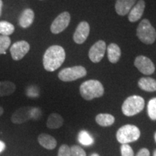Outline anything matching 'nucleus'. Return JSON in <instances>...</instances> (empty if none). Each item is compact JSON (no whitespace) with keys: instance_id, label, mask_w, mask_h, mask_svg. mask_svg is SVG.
<instances>
[{"instance_id":"nucleus-21","label":"nucleus","mask_w":156,"mask_h":156,"mask_svg":"<svg viewBox=\"0 0 156 156\" xmlns=\"http://www.w3.org/2000/svg\"><path fill=\"white\" fill-rule=\"evenodd\" d=\"M95 122L101 126H110L115 122L114 116L109 114H99L95 116Z\"/></svg>"},{"instance_id":"nucleus-30","label":"nucleus","mask_w":156,"mask_h":156,"mask_svg":"<svg viewBox=\"0 0 156 156\" xmlns=\"http://www.w3.org/2000/svg\"><path fill=\"white\" fill-rule=\"evenodd\" d=\"M5 148H6V144L4 142L0 140V153L5 151Z\"/></svg>"},{"instance_id":"nucleus-35","label":"nucleus","mask_w":156,"mask_h":156,"mask_svg":"<svg viewBox=\"0 0 156 156\" xmlns=\"http://www.w3.org/2000/svg\"><path fill=\"white\" fill-rule=\"evenodd\" d=\"M154 138H155V141L156 142V132L155 133V135H154Z\"/></svg>"},{"instance_id":"nucleus-5","label":"nucleus","mask_w":156,"mask_h":156,"mask_svg":"<svg viewBox=\"0 0 156 156\" xmlns=\"http://www.w3.org/2000/svg\"><path fill=\"white\" fill-rule=\"evenodd\" d=\"M136 36L144 44H153L156 40V30L147 19L142 20L136 28Z\"/></svg>"},{"instance_id":"nucleus-8","label":"nucleus","mask_w":156,"mask_h":156,"mask_svg":"<svg viewBox=\"0 0 156 156\" xmlns=\"http://www.w3.org/2000/svg\"><path fill=\"white\" fill-rule=\"evenodd\" d=\"M34 107L24 106L17 109L11 116V122L13 124H20L28 122L30 119H34Z\"/></svg>"},{"instance_id":"nucleus-33","label":"nucleus","mask_w":156,"mask_h":156,"mask_svg":"<svg viewBox=\"0 0 156 156\" xmlns=\"http://www.w3.org/2000/svg\"><path fill=\"white\" fill-rule=\"evenodd\" d=\"M90 156H100V155H99L98 153H93V154H91Z\"/></svg>"},{"instance_id":"nucleus-9","label":"nucleus","mask_w":156,"mask_h":156,"mask_svg":"<svg viewBox=\"0 0 156 156\" xmlns=\"http://www.w3.org/2000/svg\"><path fill=\"white\" fill-rule=\"evenodd\" d=\"M30 46L26 41H19L12 45L9 49L11 56L15 61H20L28 53Z\"/></svg>"},{"instance_id":"nucleus-24","label":"nucleus","mask_w":156,"mask_h":156,"mask_svg":"<svg viewBox=\"0 0 156 156\" xmlns=\"http://www.w3.org/2000/svg\"><path fill=\"white\" fill-rule=\"evenodd\" d=\"M11 44V39L9 36L0 35V55L6 54V51L8 49Z\"/></svg>"},{"instance_id":"nucleus-32","label":"nucleus","mask_w":156,"mask_h":156,"mask_svg":"<svg viewBox=\"0 0 156 156\" xmlns=\"http://www.w3.org/2000/svg\"><path fill=\"white\" fill-rule=\"evenodd\" d=\"M4 113V108L2 106H0V116L3 114Z\"/></svg>"},{"instance_id":"nucleus-27","label":"nucleus","mask_w":156,"mask_h":156,"mask_svg":"<svg viewBox=\"0 0 156 156\" xmlns=\"http://www.w3.org/2000/svg\"><path fill=\"white\" fill-rule=\"evenodd\" d=\"M122 156H134V151L129 144H122L121 145Z\"/></svg>"},{"instance_id":"nucleus-13","label":"nucleus","mask_w":156,"mask_h":156,"mask_svg":"<svg viewBox=\"0 0 156 156\" xmlns=\"http://www.w3.org/2000/svg\"><path fill=\"white\" fill-rule=\"evenodd\" d=\"M145 9V2L144 0H139L136 2L128 15V20L131 23H135L141 18Z\"/></svg>"},{"instance_id":"nucleus-26","label":"nucleus","mask_w":156,"mask_h":156,"mask_svg":"<svg viewBox=\"0 0 156 156\" xmlns=\"http://www.w3.org/2000/svg\"><path fill=\"white\" fill-rule=\"evenodd\" d=\"M71 156H86V153L79 145H73L70 148Z\"/></svg>"},{"instance_id":"nucleus-3","label":"nucleus","mask_w":156,"mask_h":156,"mask_svg":"<svg viewBox=\"0 0 156 156\" xmlns=\"http://www.w3.org/2000/svg\"><path fill=\"white\" fill-rule=\"evenodd\" d=\"M141 132L140 129L135 125L126 124L117 130L116 139L121 144H129L135 142L140 137Z\"/></svg>"},{"instance_id":"nucleus-23","label":"nucleus","mask_w":156,"mask_h":156,"mask_svg":"<svg viewBox=\"0 0 156 156\" xmlns=\"http://www.w3.org/2000/svg\"><path fill=\"white\" fill-rule=\"evenodd\" d=\"M15 26L8 21H0V35L9 36L14 33Z\"/></svg>"},{"instance_id":"nucleus-36","label":"nucleus","mask_w":156,"mask_h":156,"mask_svg":"<svg viewBox=\"0 0 156 156\" xmlns=\"http://www.w3.org/2000/svg\"><path fill=\"white\" fill-rule=\"evenodd\" d=\"M41 1H42V0H41Z\"/></svg>"},{"instance_id":"nucleus-34","label":"nucleus","mask_w":156,"mask_h":156,"mask_svg":"<svg viewBox=\"0 0 156 156\" xmlns=\"http://www.w3.org/2000/svg\"><path fill=\"white\" fill-rule=\"evenodd\" d=\"M153 156H156V150H155V151L153 152Z\"/></svg>"},{"instance_id":"nucleus-25","label":"nucleus","mask_w":156,"mask_h":156,"mask_svg":"<svg viewBox=\"0 0 156 156\" xmlns=\"http://www.w3.org/2000/svg\"><path fill=\"white\" fill-rule=\"evenodd\" d=\"M147 114L151 119L156 121V98H153L148 102Z\"/></svg>"},{"instance_id":"nucleus-28","label":"nucleus","mask_w":156,"mask_h":156,"mask_svg":"<svg viewBox=\"0 0 156 156\" xmlns=\"http://www.w3.org/2000/svg\"><path fill=\"white\" fill-rule=\"evenodd\" d=\"M57 156H71L70 147L65 144L61 145V147L58 149Z\"/></svg>"},{"instance_id":"nucleus-20","label":"nucleus","mask_w":156,"mask_h":156,"mask_svg":"<svg viewBox=\"0 0 156 156\" xmlns=\"http://www.w3.org/2000/svg\"><path fill=\"white\" fill-rule=\"evenodd\" d=\"M16 85L10 81L0 82V97L8 96L15 93Z\"/></svg>"},{"instance_id":"nucleus-1","label":"nucleus","mask_w":156,"mask_h":156,"mask_svg":"<svg viewBox=\"0 0 156 156\" xmlns=\"http://www.w3.org/2000/svg\"><path fill=\"white\" fill-rule=\"evenodd\" d=\"M66 58L65 50L58 45H53L46 50L43 57V65L48 72H54L64 63Z\"/></svg>"},{"instance_id":"nucleus-14","label":"nucleus","mask_w":156,"mask_h":156,"mask_svg":"<svg viewBox=\"0 0 156 156\" xmlns=\"http://www.w3.org/2000/svg\"><path fill=\"white\" fill-rule=\"evenodd\" d=\"M136 0H116L115 9L120 16L127 15L136 4Z\"/></svg>"},{"instance_id":"nucleus-15","label":"nucleus","mask_w":156,"mask_h":156,"mask_svg":"<svg viewBox=\"0 0 156 156\" xmlns=\"http://www.w3.org/2000/svg\"><path fill=\"white\" fill-rule=\"evenodd\" d=\"M35 18V13L33 9L27 8L22 12L19 17V25L21 28H28L33 24Z\"/></svg>"},{"instance_id":"nucleus-4","label":"nucleus","mask_w":156,"mask_h":156,"mask_svg":"<svg viewBox=\"0 0 156 156\" xmlns=\"http://www.w3.org/2000/svg\"><path fill=\"white\" fill-rule=\"evenodd\" d=\"M145 107V100L140 95L128 97L123 103L122 113L126 116H133L139 114Z\"/></svg>"},{"instance_id":"nucleus-18","label":"nucleus","mask_w":156,"mask_h":156,"mask_svg":"<svg viewBox=\"0 0 156 156\" xmlns=\"http://www.w3.org/2000/svg\"><path fill=\"white\" fill-rule=\"evenodd\" d=\"M138 87L147 92L156 91V80L152 77H141L138 81Z\"/></svg>"},{"instance_id":"nucleus-17","label":"nucleus","mask_w":156,"mask_h":156,"mask_svg":"<svg viewBox=\"0 0 156 156\" xmlns=\"http://www.w3.org/2000/svg\"><path fill=\"white\" fill-rule=\"evenodd\" d=\"M107 53H108V58L109 62L112 64H116L119 62L121 57V48L116 44H109L107 47Z\"/></svg>"},{"instance_id":"nucleus-31","label":"nucleus","mask_w":156,"mask_h":156,"mask_svg":"<svg viewBox=\"0 0 156 156\" xmlns=\"http://www.w3.org/2000/svg\"><path fill=\"white\" fill-rule=\"evenodd\" d=\"M2 7H3V2H2V0H0V17H1V15H2Z\"/></svg>"},{"instance_id":"nucleus-10","label":"nucleus","mask_w":156,"mask_h":156,"mask_svg":"<svg viewBox=\"0 0 156 156\" xmlns=\"http://www.w3.org/2000/svg\"><path fill=\"white\" fill-rule=\"evenodd\" d=\"M134 66L140 73L146 75H151L155 73V67L151 59L147 56L140 55L136 56L134 62Z\"/></svg>"},{"instance_id":"nucleus-16","label":"nucleus","mask_w":156,"mask_h":156,"mask_svg":"<svg viewBox=\"0 0 156 156\" xmlns=\"http://www.w3.org/2000/svg\"><path fill=\"white\" fill-rule=\"evenodd\" d=\"M38 141L43 147L50 150V151L54 150L57 145V142L55 138L48 134H41L38 136Z\"/></svg>"},{"instance_id":"nucleus-19","label":"nucleus","mask_w":156,"mask_h":156,"mask_svg":"<svg viewBox=\"0 0 156 156\" xmlns=\"http://www.w3.org/2000/svg\"><path fill=\"white\" fill-rule=\"evenodd\" d=\"M64 124V119L60 114L52 113L48 116L46 122V126L51 129H56L62 127Z\"/></svg>"},{"instance_id":"nucleus-29","label":"nucleus","mask_w":156,"mask_h":156,"mask_svg":"<svg viewBox=\"0 0 156 156\" xmlns=\"http://www.w3.org/2000/svg\"><path fill=\"white\" fill-rule=\"evenodd\" d=\"M136 156H150V151L147 148H142Z\"/></svg>"},{"instance_id":"nucleus-7","label":"nucleus","mask_w":156,"mask_h":156,"mask_svg":"<svg viewBox=\"0 0 156 156\" xmlns=\"http://www.w3.org/2000/svg\"><path fill=\"white\" fill-rule=\"evenodd\" d=\"M71 16L68 12H64L54 19L51 25L50 30L53 34H58L64 31L69 25Z\"/></svg>"},{"instance_id":"nucleus-6","label":"nucleus","mask_w":156,"mask_h":156,"mask_svg":"<svg viewBox=\"0 0 156 156\" xmlns=\"http://www.w3.org/2000/svg\"><path fill=\"white\" fill-rule=\"evenodd\" d=\"M87 75V70L83 66H75L62 69L58 74V77L63 82H72L84 77Z\"/></svg>"},{"instance_id":"nucleus-11","label":"nucleus","mask_w":156,"mask_h":156,"mask_svg":"<svg viewBox=\"0 0 156 156\" xmlns=\"http://www.w3.org/2000/svg\"><path fill=\"white\" fill-rule=\"evenodd\" d=\"M106 50V44L104 41H98L91 46L89 50L88 56L90 61L93 63L100 62L104 56Z\"/></svg>"},{"instance_id":"nucleus-2","label":"nucleus","mask_w":156,"mask_h":156,"mask_svg":"<svg viewBox=\"0 0 156 156\" xmlns=\"http://www.w3.org/2000/svg\"><path fill=\"white\" fill-rule=\"evenodd\" d=\"M80 93L85 100L91 101L102 97L104 94V87L100 81L97 80H89L81 84Z\"/></svg>"},{"instance_id":"nucleus-22","label":"nucleus","mask_w":156,"mask_h":156,"mask_svg":"<svg viewBox=\"0 0 156 156\" xmlns=\"http://www.w3.org/2000/svg\"><path fill=\"white\" fill-rule=\"evenodd\" d=\"M78 141L82 145L85 146H90L92 145L94 142L93 136L90 135V134L85 130H82L79 132L77 135Z\"/></svg>"},{"instance_id":"nucleus-12","label":"nucleus","mask_w":156,"mask_h":156,"mask_svg":"<svg viewBox=\"0 0 156 156\" xmlns=\"http://www.w3.org/2000/svg\"><path fill=\"white\" fill-rule=\"evenodd\" d=\"M90 34V25L86 21H82L78 24L74 33L73 40L77 44H83Z\"/></svg>"}]
</instances>
